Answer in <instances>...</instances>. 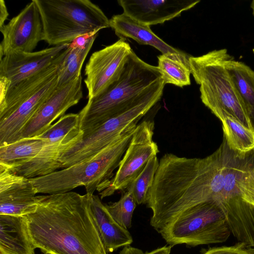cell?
I'll return each instance as SVG.
<instances>
[{"label": "cell", "mask_w": 254, "mask_h": 254, "mask_svg": "<svg viewBox=\"0 0 254 254\" xmlns=\"http://www.w3.org/2000/svg\"><path fill=\"white\" fill-rule=\"evenodd\" d=\"M0 31L2 35L0 59L12 52H32L43 40V24L35 0L0 27Z\"/></svg>", "instance_id": "8fae6325"}, {"label": "cell", "mask_w": 254, "mask_h": 254, "mask_svg": "<svg viewBox=\"0 0 254 254\" xmlns=\"http://www.w3.org/2000/svg\"><path fill=\"white\" fill-rule=\"evenodd\" d=\"M83 97L82 77L57 87L23 128L20 139L38 136Z\"/></svg>", "instance_id": "7c38bea8"}, {"label": "cell", "mask_w": 254, "mask_h": 254, "mask_svg": "<svg viewBox=\"0 0 254 254\" xmlns=\"http://www.w3.org/2000/svg\"><path fill=\"white\" fill-rule=\"evenodd\" d=\"M159 233L171 246L191 247L222 243L231 234L222 209L214 200L187 209Z\"/></svg>", "instance_id": "ba28073f"}, {"label": "cell", "mask_w": 254, "mask_h": 254, "mask_svg": "<svg viewBox=\"0 0 254 254\" xmlns=\"http://www.w3.org/2000/svg\"><path fill=\"white\" fill-rule=\"evenodd\" d=\"M189 57L184 52L158 56L157 67L165 84H173L179 87L190 84Z\"/></svg>", "instance_id": "cb8c5ba5"}, {"label": "cell", "mask_w": 254, "mask_h": 254, "mask_svg": "<svg viewBox=\"0 0 254 254\" xmlns=\"http://www.w3.org/2000/svg\"><path fill=\"white\" fill-rule=\"evenodd\" d=\"M164 87L159 85L128 110L83 134L79 141L60 153L57 169L66 168L97 154L138 121L161 99Z\"/></svg>", "instance_id": "52a82bcc"}, {"label": "cell", "mask_w": 254, "mask_h": 254, "mask_svg": "<svg viewBox=\"0 0 254 254\" xmlns=\"http://www.w3.org/2000/svg\"><path fill=\"white\" fill-rule=\"evenodd\" d=\"M251 7L253 10V14L254 15V0L252 1L251 4Z\"/></svg>", "instance_id": "1f68e13d"}, {"label": "cell", "mask_w": 254, "mask_h": 254, "mask_svg": "<svg viewBox=\"0 0 254 254\" xmlns=\"http://www.w3.org/2000/svg\"><path fill=\"white\" fill-rule=\"evenodd\" d=\"M48 141L38 137L23 138L0 146V167L6 169L18 166L36 157Z\"/></svg>", "instance_id": "7402d4cb"}, {"label": "cell", "mask_w": 254, "mask_h": 254, "mask_svg": "<svg viewBox=\"0 0 254 254\" xmlns=\"http://www.w3.org/2000/svg\"><path fill=\"white\" fill-rule=\"evenodd\" d=\"M225 65L254 129V71L230 55Z\"/></svg>", "instance_id": "44dd1931"}, {"label": "cell", "mask_w": 254, "mask_h": 254, "mask_svg": "<svg viewBox=\"0 0 254 254\" xmlns=\"http://www.w3.org/2000/svg\"><path fill=\"white\" fill-rule=\"evenodd\" d=\"M69 43L32 52L15 51L0 59V77L7 83V90L50 66Z\"/></svg>", "instance_id": "4fadbf2b"}, {"label": "cell", "mask_w": 254, "mask_h": 254, "mask_svg": "<svg viewBox=\"0 0 254 254\" xmlns=\"http://www.w3.org/2000/svg\"><path fill=\"white\" fill-rule=\"evenodd\" d=\"M91 208L100 236L107 253L130 245L133 239L127 229L112 217L99 196L92 194Z\"/></svg>", "instance_id": "d6986e66"}, {"label": "cell", "mask_w": 254, "mask_h": 254, "mask_svg": "<svg viewBox=\"0 0 254 254\" xmlns=\"http://www.w3.org/2000/svg\"><path fill=\"white\" fill-rule=\"evenodd\" d=\"M124 39L94 52L85 67L88 99L105 91L120 77L132 52Z\"/></svg>", "instance_id": "30bf717a"}, {"label": "cell", "mask_w": 254, "mask_h": 254, "mask_svg": "<svg viewBox=\"0 0 254 254\" xmlns=\"http://www.w3.org/2000/svg\"><path fill=\"white\" fill-rule=\"evenodd\" d=\"M172 247L171 245L165 246L150 252L144 253L139 249L128 245L123 247L120 252V254H170Z\"/></svg>", "instance_id": "f546056e"}, {"label": "cell", "mask_w": 254, "mask_h": 254, "mask_svg": "<svg viewBox=\"0 0 254 254\" xmlns=\"http://www.w3.org/2000/svg\"><path fill=\"white\" fill-rule=\"evenodd\" d=\"M200 0H119L124 12L149 26L162 24L179 16L196 5Z\"/></svg>", "instance_id": "2e32d148"}, {"label": "cell", "mask_w": 254, "mask_h": 254, "mask_svg": "<svg viewBox=\"0 0 254 254\" xmlns=\"http://www.w3.org/2000/svg\"><path fill=\"white\" fill-rule=\"evenodd\" d=\"M97 36V34L92 36L83 46L77 45L72 42L69 43L58 68L57 87L64 85L81 76L82 65Z\"/></svg>", "instance_id": "d4e9b609"}, {"label": "cell", "mask_w": 254, "mask_h": 254, "mask_svg": "<svg viewBox=\"0 0 254 254\" xmlns=\"http://www.w3.org/2000/svg\"><path fill=\"white\" fill-rule=\"evenodd\" d=\"M235 196L254 205V149L245 153L231 150L223 191L217 202Z\"/></svg>", "instance_id": "e0dca14e"}, {"label": "cell", "mask_w": 254, "mask_h": 254, "mask_svg": "<svg viewBox=\"0 0 254 254\" xmlns=\"http://www.w3.org/2000/svg\"><path fill=\"white\" fill-rule=\"evenodd\" d=\"M253 51L254 53V49H253Z\"/></svg>", "instance_id": "d6a6232c"}, {"label": "cell", "mask_w": 254, "mask_h": 254, "mask_svg": "<svg viewBox=\"0 0 254 254\" xmlns=\"http://www.w3.org/2000/svg\"><path fill=\"white\" fill-rule=\"evenodd\" d=\"M229 55L226 49H222L198 57L190 56L191 74L200 86L202 102L213 114L226 112L246 127L254 129L226 67Z\"/></svg>", "instance_id": "8992f818"}, {"label": "cell", "mask_w": 254, "mask_h": 254, "mask_svg": "<svg viewBox=\"0 0 254 254\" xmlns=\"http://www.w3.org/2000/svg\"></svg>", "instance_id": "836d02e7"}, {"label": "cell", "mask_w": 254, "mask_h": 254, "mask_svg": "<svg viewBox=\"0 0 254 254\" xmlns=\"http://www.w3.org/2000/svg\"><path fill=\"white\" fill-rule=\"evenodd\" d=\"M43 24V40L49 45L70 43L110 27L109 19L89 0H35Z\"/></svg>", "instance_id": "5b68a950"}, {"label": "cell", "mask_w": 254, "mask_h": 254, "mask_svg": "<svg viewBox=\"0 0 254 254\" xmlns=\"http://www.w3.org/2000/svg\"><path fill=\"white\" fill-rule=\"evenodd\" d=\"M8 15L5 1L0 0V27L4 25V22L7 19Z\"/></svg>", "instance_id": "4dcf8cb0"}, {"label": "cell", "mask_w": 254, "mask_h": 254, "mask_svg": "<svg viewBox=\"0 0 254 254\" xmlns=\"http://www.w3.org/2000/svg\"><path fill=\"white\" fill-rule=\"evenodd\" d=\"M222 122L224 138L233 151L245 153L254 149V129L250 128L223 111L213 114Z\"/></svg>", "instance_id": "603a6c76"}, {"label": "cell", "mask_w": 254, "mask_h": 254, "mask_svg": "<svg viewBox=\"0 0 254 254\" xmlns=\"http://www.w3.org/2000/svg\"><path fill=\"white\" fill-rule=\"evenodd\" d=\"M26 216L0 215V254H35Z\"/></svg>", "instance_id": "ac0fdd59"}, {"label": "cell", "mask_w": 254, "mask_h": 254, "mask_svg": "<svg viewBox=\"0 0 254 254\" xmlns=\"http://www.w3.org/2000/svg\"><path fill=\"white\" fill-rule=\"evenodd\" d=\"M231 152L223 138L219 148L204 158L164 155L147 195L146 204L152 211L151 226L159 233L187 209L218 201Z\"/></svg>", "instance_id": "6da1fadb"}, {"label": "cell", "mask_w": 254, "mask_h": 254, "mask_svg": "<svg viewBox=\"0 0 254 254\" xmlns=\"http://www.w3.org/2000/svg\"><path fill=\"white\" fill-rule=\"evenodd\" d=\"M154 129V123L151 120L143 121L137 125L114 177L101 193V198L127 189L148 161L157 156L159 151L153 139Z\"/></svg>", "instance_id": "9c48e42d"}, {"label": "cell", "mask_w": 254, "mask_h": 254, "mask_svg": "<svg viewBox=\"0 0 254 254\" xmlns=\"http://www.w3.org/2000/svg\"><path fill=\"white\" fill-rule=\"evenodd\" d=\"M37 193L29 178L0 167V215L23 216L34 213Z\"/></svg>", "instance_id": "5bb4252c"}, {"label": "cell", "mask_w": 254, "mask_h": 254, "mask_svg": "<svg viewBox=\"0 0 254 254\" xmlns=\"http://www.w3.org/2000/svg\"><path fill=\"white\" fill-rule=\"evenodd\" d=\"M159 163L157 156L151 158L127 188V190L131 194L137 204L146 203L147 193L152 185Z\"/></svg>", "instance_id": "4316f807"}, {"label": "cell", "mask_w": 254, "mask_h": 254, "mask_svg": "<svg viewBox=\"0 0 254 254\" xmlns=\"http://www.w3.org/2000/svg\"><path fill=\"white\" fill-rule=\"evenodd\" d=\"M125 132L92 158L49 174L29 178L37 193H61L80 186L86 193L103 191L118 167L135 129Z\"/></svg>", "instance_id": "277c9868"}, {"label": "cell", "mask_w": 254, "mask_h": 254, "mask_svg": "<svg viewBox=\"0 0 254 254\" xmlns=\"http://www.w3.org/2000/svg\"><path fill=\"white\" fill-rule=\"evenodd\" d=\"M157 67L146 63L132 50L119 79L105 91L88 99L78 113L86 134L138 104L163 83Z\"/></svg>", "instance_id": "3957f363"}, {"label": "cell", "mask_w": 254, "mask_h": 254, "mask_svg": "<svg viewBox=\"0 0 254 254\" xmlns=\"http://www.w3.org/2000/svg\"><path fill=\"white\" fill-rule=\"evenodd\" d=\"M109 23L110 27L120 39H132L139 44L155 48L162 54L183 52L165 42L153 33L150 26L137 22L124 13L113 15Z\"/></svg>", "instance_id": "ffe728a7"}, {"label": "cell", "mask_w": 254, "mask_h": 254, "mask_svg": "<svg viewBox=\"0 0 254 254\" xmlns=\"http://www.w3.org/2000/svg\"><path fill=\"white\" fill-rule=\"evenodd\" d=\"M92 195L37 196L36 210L26 216L35 249L49 254H108L92 212Z\"/></svg>", "instance_id": "7a4b0ae2"}, {"label": "cell", "mask_w": 254, "mask_h": 254, "mask_svg": "<svg viewBox=\"0 0 254 254\" xmlns=\"http://www.w3.org/2000/svg\"><path fill=\"white\" fill-rule=\"evenodd\" d=\"M200 254H254V248L239 242L232 246L209 248Z\"/></svg>", "instance_id": "f1b7e54d"}, {"label": "cell", "mask_w": 254, "mask_h": 254, "mask_svg": "<svg viewBox=\"0 0 254 254\" xmlns=\"http://www.w3.org/2000/svg\"><path fill=\"white\" fill-rule=\"evenodd\" d=\"M83 135L79 114L70 113L60 117L37 137L46 140L50 144H59L68 147L81 139Z\"/></svg>", "instance_id": "484cf974"}, {"label": "cell", "mask_w": 254, "mask_h": 254, "mask_svg": "<svg viewBox=\"0 0 254 254\" xmlns=\"http://www.w3.org/2000/svg\"><path fill=\"white\" fill-rule=\"evenodd\" d=\"M136 204L131 194L127 190L118 201L105 205L114 219L122 227L127 229L131 227Z\"/></svg>", "instance_id": "83f0119b"}, {"label": "cell", "mask_w": 254, "mask_h": 254, "mask_svg": "<svg viewBox=\"0 0 254 254\" xmlns=\"http://www.w3.org/2000/svg\"><path fill=\"white\" fill-rule=\"evenodd\" d=\"M57 73L21 100L6 117L0 120V146L20 140L23 128L57 89Z\"/></svg>", "instance_id": "9a60e30c"}]
</instances>
